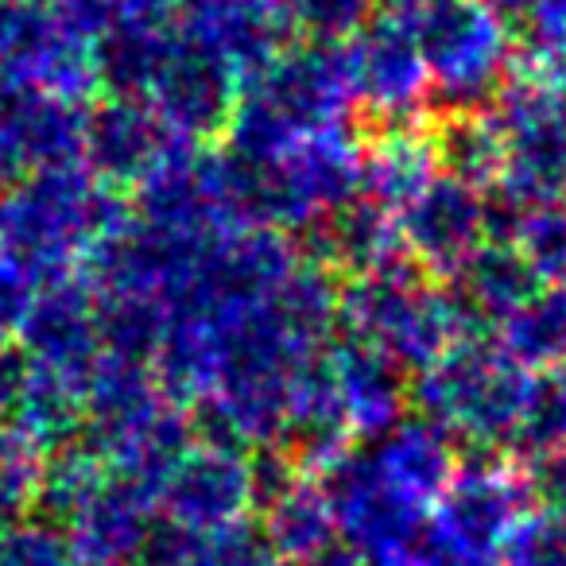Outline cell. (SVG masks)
<instances>
[{"mask_svg": "<svg viewBox=\"0 0 566 566\" xmlns=\"http://www.w3.org/2000/svg\"><path fill=\"white\" fill-rule=\"evenodd\" d=\"M516 439L532 454H551L566 442V373H547L532 380L524 411L516 419Z\"/></svg>", "mask_w": 566, "mask_h": 566, "instance_id": "5", "label": "cell"}, {"mask_svg": "<svg viewBox=\"0 0 566 566\" xmlns=\"http://www.w3.org/2000/svg\"><path fill=\"white\" fill-rule=\"evenodd\" d=\"M0 566H82L71 539L48 527H4L0 532Z\"/></svg>", "mask_w": 566, "mask_h": 566, "instance_id": "8", "label": "cell"}, {"mask_svg": "<svg viewBox=\"0 0 566 566\" xmlns=\"http://www.w3.org/2000/svg\"><path fill=\"white\" fill-rule=\"evenodd\" d=\"M481 226L478 198L458 182V187H434L431 195L419 202V226L416 241L423 244L434 256H447V252H462L473 241Z\"/></svg>", "mask_w": 566, "mask_h": 566, "instance_id": "2", "label": "cell"}, {"mask_svg": "<svg viewBox=\"0 0 566 566\" xmlns=\"http://www.w3.org/2000/svg\"><path fill=\"white\" fill-rule=\"evenodd\" d=\"M501 566H566V509L551 504L543 512H527L512 527L501 551Z\"/></svg>", "mask_w": 566, "mask_h": 566, "instance_id": "6", "label": "cell"}, {"mask_svg": "<svg viewBox=\"0 0 566 566\" xmlns=\"http://www.w3.org/2000/svg\"><path fill=\"white\" fill-rule=\"evenodd\" d=\"M512 349L520 361L558 365L566 357V292L532 295L512 311Z\"/></svg>", "mask_w": 566, "mask_h": 566, "instance_id": "3", "label": "cell"}, {"mask_svg": "<svg viewBox=\"0 0 566 566\" xmlns=\"http://www.w3.org/2000/svg\"><path fill=\"white\" fill-rule=\"evenodd\" d=\"M331 535H334V516H331V509H326V501H318V496H311V493H292L275 504L268 543H272L280 558L303 563V558L315 555L318 547H326Z\"/></svg>", "mask_w": 566, "mask_h": 566, "instance_id": "4", "label": "cell"}, {"mask_svg": "<svg viewBox=\"0 0 566 566\" xmlns=\"http://www.w3.org/2000/svg\"><path fill=\"white\" fill-rule=\"evenodd\" d=\"M295 12H300L307 24L318 28H346L361 17L365 0H292Z\"/></svg>", "mask_w": 566, "mask_h": 566, "instance_id": "10", "label": "cell"}, {"mask_svg": "<svg viewBox=\"0 0 566 566\" xmlns=\"http://www.w3.org/2000/svg\"><path fill=\"white\" fill-rule=\"evenodd\" d=\"M539 485L551 504H563L566 509V442L539 458Z\"/></svg>", "mask_w": 566, "mask_h": 566, "instance_id": "11", "label": "cell"}, {"mask_svg": "<svg viewBox=\"0 0 566 566\" xmlns=\"http://www.w3.org/2000/svg\"><path fill=\"white\" fill-rule=\"evenodd\" d=\"M473 295L489 307L512 315L535 295V268L527 264V256H516V252H489L473 268Z\"/></svg>", "mask_w": 566, "mask_h": 566, "instance_id": "7", "label": "cell"}, {"mask_svg": "<svg viewBox=\"0 0 566 566\" xmlns=\"http://www.w3.org/2000/svg\"><path fill=\"white\" fill-rule=\"evenodd\" d=\"M489 4L504 17H516V24H527L547 43L566 35V0H489Z\"/></svg>", "mask_w": 566, "mask_h": 566, "instance_id": "9", "label": "cell"}, {"mask_svg": "<svg viewBox=\"0 0 566 566\" xmlns=\"http://www.w3.org/2000/svg\"><path fill=\"white\" fill-rule=\"evenodd\" d=\"M167 496H171L175 520L187 532H221V527H233L249 496V478L229 458H202L182 465L179 478H171Z\"/></svg>", "mask_w": 566, "mask_h": 566, "instance_id": "1", "label": "cell"}, {"mask_svg": "<svg viewBox=\"0 0 566 566\" xmlns=\"http://www.w3.org/2000/svg\"><path fill=\"white\" fill-rule=\"evenodd\" d=\"M300 566H365V558L357 555L354 547H342V543H326V547H318L315 555H307Z\"/></svg>", "mask_w": 566, "mask_h": 566, "instance_id": "12", "label": "cell"}]
</instances>
